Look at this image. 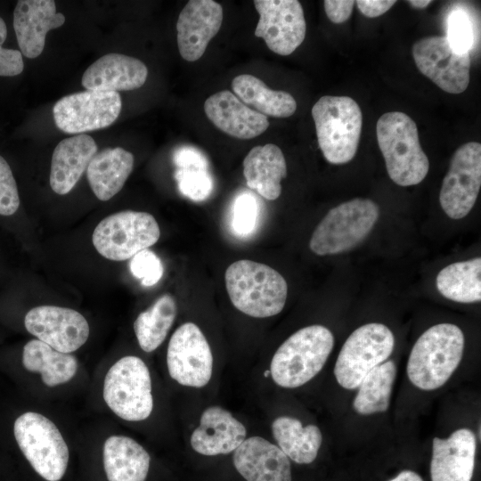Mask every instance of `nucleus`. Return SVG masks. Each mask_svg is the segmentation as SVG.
Listing matches in <instances>:
<instances>
[{"mask_svg":"<svg viewBox=\"0 0 481 481\" xmlns=\"http://www.w3.org/2000/svg\"><path fill=\"white\" fill-rule=\"evenodd\" d=\"M323 4L329 20L338 24L348 20L355 2L352 0H325Z\"/></svg>","mask_w":481,"mask_h":481,"instance_id":"41","label":"nucleus"},{"mask_svg":"<svg viewBox=\"0 0 481 481\" xmlns=\"http://www.w3.org/2000/svg\"><path fill=\"white\" fill-rule=\"evenodd\" d=\"M319 147L325 159L335 165L351 161L358 148L363 114L348 96L324 95L312 108Z\"/></svg>","mask_w":481,"mask_h":481,"instance_id":"5","label":"nucleus"},{"mask_svg":"<svg viewBox=\"0 0 481 481\" xmlns=\"http://www.w3.org/2000/svg\"><path fill=\"white\" fill-rule=\"evenodd\" d=\"M233 452L234 467L245 480L292 481L289 459L268 440L251 436Z\"/></svg>","mask_w":481,"mask_h":481,"instance_id":"20","label":"nucleus"},{"mask_svg":"<svg viewBox=\"0 0 481 481\" xmlns=\"http://www.w3.org/2000/svg\"><path fill=\"white\" fill-rule=\"evenodd\" d=\"M167 364L173 379L182 386L202 387L211 379L210 346L193 322H185L173 333L167 351Z\"/></svg>","mask_w":481,"mask_h":481,"instance_id":"14","label":"nucleus"},{"mask_svg":"<svg viewBox=\"0 0 481 481\" xmlns=\"http://www.w3.org/2000/svg\"><path fill=\"white\" fill-rule=\"evenodd\" d=\"M388 481H423V479L416 472L405 469L401 471L396 477Z\"/></svg>","mask_w":481,"mask_h":481,"instance_id":"43","label":"nucleus"},{"mask_svg":"<svg viewBox=\"0 0 481 481\" xmlns=\"http://www.w3.org/2000/svg\"><path fill=\"white\" fill-rule=\"evenodd\" d=\"M6 36V25L0 17V76L13 77L23 71L24 62L20 51L3 48Z\"/></svg>","mask_w":481,"mask_h":481,"instance_id":"39","label":"nucleus"},{"mask_svg":"<svg viewBox=\"0 0 481 481\" xmlns=\"http://www.w3.org/2000/svg\"><path fill=\"white\" fill-rule=\"evenodd\" d=\"M243 175L248 187L268 200L281 193V182L287 175V165L281 150L267 143L252 148L243 160Z\"/></svg>","mask_w":481,"mask_h":481,"instance_id":"25","label":"nucleus"},{"mask_svg":"<svg viewBox=\"0 0 481 481\" xmlns=\"http://www.w3.org/2000/svg\"><path fill=\"white\" fill-rule=\"evenodd\" d=\"M103 399L125 420L147 419L153 409V397L151 375L144 362L134 355L116 362L105 376Z\"/></svg>","mask_w":481,"mask_h":481,"instance_id":"8","label":"nucleus"},{"mask_svg":"<svg viewBox=\"0 0 481 481\" xmlns=\"http://www.w3.org/2000/svg\"><path fill=\"white\" fill-rule=\"evenodd\" d=\"M65 16L52 0H20L13 12V28L21 54L34 59L45 47L49 30L60 28Z\"/></svg>","mask_w":481,"mask_h":481,"instance_id":"19","label":"nucleus"},{"mask_svg":"<svg viewBox=\"0 0 481 481\" xmlns=\"http://www.w3.org/2000/svg\"><path fill=\"white\" fill-rule=\"evenodd\" d=\"M333 346V334L325 326L298 330L274 353L269 370L273 380L285 388L305 385L322 371Z\"/></svg>","mask_w":481,"mask_h":481,"instance_id":"4","label":"nucleus"},{"mask_svg":"<svg viewBox=\"0 0 481 481\" xmlns=\"http://www.w3.org/2000/svg\"><path fill=\"white\" fill-rule=\"evenodd\" d=\"M465 338L455 324L439 323L424 331L413 345L406 366L411 383L431 391L444 386L463 356Z\"/></svg>","mask_w":481,"mask_h":481,"instance_id":"1","label":"nucleus"},{"mask_svg":"<svg viewBox=\"0 0 481 481\" xmlns=\"http://www.w3.org/2000/svg\"><path fill=\"white\" fill-rule=\"evenodd\" d=\"M481 186V144L469 142L454 152L439 194L440 205L452 219H461L472 209Z\"/></svg>","mask_w":481,"mask_h":481,"instance_id":"13","label":"nucleus"},{"mask_svg":"<svg viewBox=\"0 0 481 481\" xmlns=\"http://www.w3.org/2000/svg\"><path fill=\"white\" fill-rule=\"evenodd\" d=\"M159 236L160 229L152 215L125 210L103 218L94 228L92 240L100 255L124 261L154 245Z\"/></svg>","mask_w":481,"mask_h":481,"instance_id":"10","label":"nucleus"},{"mask_svg":"<svg viewBox=\"0 0 481 481\" xmlns=\"http://www.w3.org/2000/svg\"><path fill=\"white\" fill-rule=\"evenodd\" d=\"M450 44L459 52H469L473 45V30L468 15L460 10L453 11L448 18Z\"/></svg>","mask_w":481,"mask_h":481,"instance_id":"37","label":"nucleus"},{"mask_svg":"<svg viewBox=\"0 0 481 481\" xmlns=\"http://www.w3.org/2000/svg\"><path fill=\"white\" fill-rule=\"evenodd\" d=\"M148 77L145 64L122 53H108L84 72L82 86L89 91L117 92L141 87Z\"/></svg>","mask_w":481,"mask_h":481,"instance_id":"23","label":"nucleus"},{"mask_svg":"<svg viewBox=\"0 0 481 481\" xmlns=\"http://www.w3.org/2000/svg\"><path fill=\"white\" fill-rule=\"evenodd\" d=\"M396 371L395 362L388 360L373 368L363 378L353 401L356 413L368 416L388 409Z\"/></svg>","mask_w":481,"mask_h":481,"instance_id":"32","label":"nucleus"},{"mask_svg":"<svg viewBox=\"0 0 481 481\" xmlns=\"http://www.w3.org/2000/svg\"><path fill=\"white\" fill-rule=\"evenodd\" d=\"M246 435L245 426L229 411L214 405L202 412L190 442L196 452L216 456L233 452L246 439Z\"/></svg>","mask_w":481,"mask_h":481,"instance_id":"21","label":"nucleus"},{"mask_svg":"<svg viewBox=\"0 0 481 481\" xmlns=\"http://www.w3.org/2000/svg\"><path fill=\"white\" fill-rule=\"evenodd\" d=\"M20 197L16 181L6 160L0 156V215L12 216L19 208Z\"/></svg>","mask_w":481,"mask_h":481,"instance_id":"38","label":"nucleus"},{"mask_svg":"<svg viewBox=\"0 0 481 481\" xmlns=\"http://www.w3.org/2000/svg\"><path fill=\"white\" fill-rule=\"evenodd\" d=\"M177 313L176 302L170 294L160 296L134 322V330L141 348L154 351L165 340Z\"/></svg>","mask_w":481,"mask_h":481,"instance_id":"33","label":"nucleus"},{"mask_svg":"<svg viewBox=\"0 0 481 481\" xmlns=\"http://www.w3.org/2000/svg\"><path fill=\"white\" fill-rule=\"evenodd\" d=\"M232 88L243 103L265 116L288 118L297 110L296 100L290 94L273 90L253 75L242 74L235 77Z\"/></svg>","mask_w":481,"mask_h":481,"instance_id":"30","label":"nucleus"},{"mask_svg":"<svg viewBox=\"0 0 481 481\" xmlns=\"http://www.w3.org/2000/svg\"><path fill=\"white\" fill-rule=\"evenodd\" d=\"M273 438L286 456L298 464L312 463L322 445V435L314 424L303 426L290 416H280L272 423Z\"/></svg>","mask_w":481,"mask_h":481,"instance_id":"28","label":"nucleus"},{"mask_svg":"<svg viewBox=\"0 0 481 481\" xmlns=\"http://www.w3.org/2000/svg\"><path fill=\"white\" fill-rule=\"evenodd\" d=\"M233 306L255 318L278 314L283 309L288 285L283 276L265 264L241 259L231 264L224 274Z\"/></svg>","mask_w":481,"mask_h":481,"instance_id":"2","label":"nucleus"},{"mask_svg":"<svg viewBox=\"0 0 481 481\" xmlns=\"http://www.w3.org/2000/svg\"><path fill=\"white\" fill-rule=\"evenodd\" d=\"M22 364L29 371L40 373L47 387L69 381L77 370L74 355L59 352L39 339L29 340L24 346Z\"/></svg>","mask_w":481,"mask_h":481,"instance_id":"29","label":"nucleus"},{"mask_svg":"<svg viewBox=\"0 0 481 481\" xmlns=\"http://www.w3.org/2000/svg\"><path fill=\"white\" fill-rule=\"evenodd\" d=\"M223 8L213 0H191L181 11L176 22L177 45L183 59L198 61L210 40L219 31Z\"/></svg>","mask_w":481,"mask_h":481,"instance_id":"17","label":"nucleus"},{"mask_svg":"<svg viewBox=\"0 0 481 481\" xmlns=\"http://www.w3.org/2000/svg\"><path fill=\"white\" fill-rule=\"evenodd\" d=\"M408 4H410L412 6L418 8V9H423L426 8L429 4L432 3V1L429 0H411L407 1Z\"/></svg>","mask_w":481,"mask_h":481,"instance_id":"44","label":"nucleus"},{"mask_svg":"<svg viewBox=\"0 0 481 481\" xmlns=\"http://www.w3.org/2000/svg\"><path fill=\"white\" fill-rule=\"evenodd\" d=\"M204 111L218 129L238 139H252L269 126L266 116L249 108L228 90L210 95L205 101Z\"/></svg>","mask_w":481,"mask_h":481,"instance_id":"22","label":"nucleus"},{"mask_svg":"<svg viewBox=\"0 0 481 481\" xmlns=\"http://www.w3.org/2000/svg\"><path fill=\"white\" fill-rule=\"evenodd\" d=\"M175 177L182 194L194 201L204 200L212 192L213 182L207 170L178 168Z\"/></svg>","mask_w":481,"mask_h":481,"instance_id":"34","label":"nucleus"},{"mask_svg":"<svg viewBox=\"0 0 481 481\" xmlns=\"http://www.w3.org/2000/svg\"><path fill=\"white\" fill-rule=\"evenodd\" d=\"M396 1L385 0H357L359 11L368 18H376L387 12Z\"/></svg>","mask_w":481,"mask_h":481,"instance_id":"42","label":"nucleus"},{"mask_svg":"<svg viewBox=\"0 0 481 481\" xmlns=\"http://www.w3.org/2000/svg\"><path fill=\"white\" fill-rule=\"evenodd\" d=\"M259 20L255 36L279 55H289L304 41L306 24L304 11L297 0H256Z\"/></svg>","mask_w":481,"mask_h":481,"instance_id":"15","label":"nucleus"},{"mask_svg":"<svg viewBox=\"0 0 481 481\" xmlns=\"http://www.w3.org/2000/svg\"><path fill=\"white\" fill-rule=\"evenodd\" d=\"M257 204L250 193L239 195L232 206V228L240 235L251 233L257 220Z\"/></svg>","mask_w":481,"mask_h":481,"instance_id":"36","label":"nucleus"},{"mask_svg":"<svg viewBox=\"0 0 481 481\" xmlns=\"http://www.w3.org/2000/svg\"><path fill=\"white\" fill-rule=\"evenodd\" d=\"M268 374H270V371H269V370H267V371H265V377H267Z\"/></svg>","mask_w":481,"mask_h":481,"instance_id":"45","label":"nucleus"},{"mask_svg":"<svg viewBox=\"0 0 481 481\" xmlns=\"http://www.w3.org/2000/svg\"><path fill=\"white\" fill-rule=\"evenodd\" d=\"M395 346V337L385 324L371 322L355 330L343 344L334 366L340 387L355 389L376 366L386 362Z\"/></svg>","mask_w":481,"mask_h":481,"instance_id":"9","label":"nucleus"},{"mask_svg":"<svg viewBox=\"0 0 481 481\" xmlns=\"http://www.w3.org/2000/svg\"><path fill=\"white\" fill-rule=\"evenodd\" d=\"M150 455L135 440L111 436L103 445V466L109 481H145Z\"/></svg>","mask_w":481,"mask_h":481,"instance_id":"27","label":"nucleus"},{"mask_svg":"<svg viewBox=\"0 0 481 481\" xmlns=\"http://www.w3.org/2000/svg\"><path fill=\"white\" fill-rule=\"evenodd\" d=\"M436 284L445 298L459 303L481 300V258L452 263L437 274Z\"/></svg>","mask_w":481,"mask_h":481,"instance_id":"31","label":"nucleus"},{"mask_svg":"<svg viewBox=\"0 0 481 481\" xmlns=\"http://www.w3.org/2000/svg\"><path fill=\"white\" fill-rule=\"evenodd\" d=\"M477 452V438L467 428L446 438L434 437L430 477L432 481H471Z\"/></svg>","mask_w":481,"mask_h":481,"instance_id":"18","label":"nucleus"},{"mask_svg":"<svg viewBox=\"0 0 481 481\" xmlns=\"http://www.w3.org/2000/svg\"><path fill=\"white\" fill-rule=\"evenodd\" d=\"M134 167V156L121 147L96 153L86 168V177L94 195L109 200L123 188Z\"/></svg>","mask_w":481,"mask_h":481,"instance_id":"26","label":"nucleus"},{"mask_svg":"<svg viewBox=\"0 0 481 481\" xmlns=\"http://www.w3.org/2000/svg\"><path fill=\"white\" fill-rule=\"evenodd\" d=\"M96 153V143L88 135H77L61 141L52 156V190L60 195L69 192Z\"/></svg>","mask_w":481,"mask_h":481,"instance_id":"24","label":"nucleus"},{"mask_svg":"<svg viewBox=\"0 0 481 481\" xmlns=\"http://www.w3.org/2000/svg\"><path fill=\"white\" fill-rule=\"evenodd\" d=\"M129 266L132 274L147 287L158 283L164 272L160 258L149 249L141 250L132 257Z\"/></svg>","mask_w":481,"mask_h":481,"instance_id":"35","label":"nucleus"},{"mask_svg":"<svg viewBox=\"0 0 481 481\" xmlns=\"http://www.w3.org/2000/svg\"><path fill=\"white\" fill-rule=\"evenodd\" d=\"M16 442L35 471L47 481H59L69 461V449L57 427L37 412H28L14 422Z\"/></svg>","mask_w":481,"mask_h":481,"instance_id":"7","label":"nucleus"},{"mask_svg":"<svg viewBox=\"0 0 481 481\" xmlns=\"http://www.w3.org/2000/svg\"><path fill=\"white\" fill-rule=\"evenodd\" d=\"M27 330L53 349L69 354L81 347L89 336V325L77 311L39 306L30 309L24 318Z\"/></svg>","mask_w":481,"mask_h":481,"instance_id":"16","label":"nucleus"},{"mask_svg":"<svg viewBox=\"0 0 481 481\" xmlns=\"http://www.w3.org/2000/svg\"><path fill=\"white\" fill-rule=\"evenodd\" d=\"M174 161L179 168H196L207 170L208 161L198 150L190 147L178 149L174 155Z\"/></svg>","mask_w":481,"mask_h":481,"instance_id":"40","label":"nucleus"},{"mask_svg":"<svg viewBox=\"0 0 481 481\" xmlns=\"http://www.w3.org/2000/svg\"><path fill=\"white\" fill-rule=\"evenodd\" d=\"M379 216V206L355 198L331 208L314 231L309 247L318 256L347 251L361 243Z\"/></svg>","mask_w":481,"mask_h":481,"instance_id":"6","label":"nucleus"},{"mask_svg":"<svg viewBox=\"0 0 481 481\" xmlns=\"http://www.w3.org/2000/svg\"><path fill=\"white\" fill-rule=\"evenodd\" d=\"M121 108L118 93L86 90L61 98L54 104L53 114L59 129L82 135L113 124Z\"/></svg>","mask_w":481,"mask_h":481,"instance_id":"11","label":"nucleus"},{"mask_svg":"<svg viewBox=\"0 0 481 481\" xmlns=\"http://www.w3.org/2000/svg\"><path fill=\"white\" fill-rule=\"evenodd\" d=\"M412 56L418 69L440 89L461 94L469 84L470 56L457 51L446 37L421 38L412 46Z\"/></svg>","mask_w":481,"mask_h":481,"instance_id":"12","label":"nucleus"},{"mask_svg":"<svg viewBox=\"0 0 481 481\" xmlns=\"http://www.w3.org/2000/svg\"><path fill=\"white\" fill-rule=\"evenodd\" d=\"M376 134L390 179L400 186L422 182L429 162L420 146L415 122L404 112H387L378 119Z\"/></svg>","mask_w":481,"mask_h":481,"instance_id":"3","label":"nucleus"}]
</instances>
